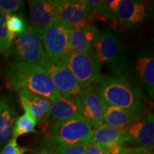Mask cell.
<instances>
[{
  "label": "cell",
  "instance_id": "cell-30",
  "mask_svg": "<svg viewBox=\"0 0 154 154\" xmlns=\"http://www.w3.org/2000/svg\"><path fill=\"white\" fill-rule=\"evenodd\" d=\"M33 154H55L54 149L53 146L47 143V146L36 150Z\"/></svg>",
  "mask_w": 154,
  "mask_h": 154
},
{
  "label": "cell",
  "instance_id": "cell-2",
  "mask_svg": "<svg viewBox=\"0 0 154 154\" xmlns=\"http://www.w3.org/2000/svg\"><path fill=\"white\" fill-rule=\"evenodd\" d=\"M95 88L105 104L139 112L143 110L144 96L142 91L120 73L102 75Z\"/></svg>",
  "mask_w": 154,
  "mask_h": 154
},
{
  "label": "cell",
  "instance_id": "cell-22",
  "mask_svg": "<svg viewBox=\"0 0 154 154\" xmlns=\"http://www.w3.org/2000/svg\"><path fill=\"white\" fill-rule=\"evenodd\" d=\"M36 125L37 121L36 119L29 113L24 112V114L19 116L14 123L11 131L12 137L17 138L22 135L34 132Z\"/></svg>",
  "mask_w": 154,
  "mask_h": 154
},
{
  "label": "cell",
  "instance_id": "cell-13",
  "mask_svg": "<svg viewBox=\"0 0 154 154\" xmlns=\"http://www.w3.org/2000/svg\"><path fill=\"white\" fill-rule=\"evenodd\" d=\"M100 35L99 28L92 24L85 27H72L69 35L70 51L76 53L92 51Z\"/></svg>",
  "mask_w": 154,
  "mask_h": 154
},
{
  "label": "cell",
  "instance_id": "cell-25",
  "mask_svg": "<svg viewBox=\"0 0 154 154\" xmlns=\"http://www.w3.org/2000/svg\"><path fill=\"white\" fill-rule=\"evenodd\" d=\"M90 142V141H89ZM89 142L54 147L55 154H85Z\"/></svg>",
  "mask_w": 154,
  "mask_h": 154
},
{
  "label": "cell",
  "instance_id": "cell-12",
  "mask_svg": "<svg viewBox=\"0 0 154 154\" xmlns=\"http://www.w3.org/2000/svg\"><path fill=\"white\" fill-rule=\"evenodd\" d=\"M18 94L24 112L29 113L36 119L37 124H44L48 121L51 100L27 90H21Z\"/></svg>",
  "mask_w": 154,
  "mask_h": 154
},
{
  "label": "cell",
  "instance_id": "cell-14",
  "mask_svg": "<svg viewBox=\"0 0 154 154\" xmlns=\"http://www.w3.org/2000/svg\"><path fill=\"white\" fill-rule=\"evenodd\" d=\"M29 9L32 26L40 30L59 20L52 0H30Z\"/></svg>",
  "mask_w": 154,
  "mask_h": 154
},
{
  "label": "cell",
  "instance_id": "cell-27",
  "mask_svg": "<svg viewBox=\"0 0 154 154\" xmlns=\"http://www.w3.org/2000/svg\"><path fill=\"white\" fill-rule=\"evenodd\" d=\"M26 151V148L19 145L17 138L12 137L4 146L0 154H24Z\"/></svg>",
  "mask_w": 154,
  "mask_h": 154
},
{
  "label": "cell",
  "instance_id": "cell-20",
  "mask_svg": "<svg viewBox=\"0 0 154 154\" xmlns=\"http://www.w3.org/2000/svg\"><path fill=\"white\" fill-rule=\"evenodd\" d=\"M120 0L100 1L97 7L89 14V20L92 24L94 21H103L115 29L117 24V7Z\"/></svg>",
  "mask_w": 154,
  "mask_h": 154
},
{
  "label": "cell",
  "instance_id": "cell-29",
  "mask_svg": "<svg viewBox=\"0 0 154 154\" xmlns=\"http://www.w3.org/2000/svg\"><path fill=\"white\" fill-rule=\"evenodd\" d=\"M113 149V148L102 146L89 142V144L86 150L85 154H111Z\"/></svg>",
  "mask_w": 154,
  "mask_h": 154
},
{
  "label": "cell",
  "instance_id": "cell-3",
  "mask_svg": "<svg viewBox=\"0 0 154 154\" xmlns=\"http://www.w3.org/2000/svg\"><path fill=\"white\" fill-rule=\"evenodd\" d=\"M93 129L79 113L52 124L50 128L48 144L57 147L89 142Z\"/></svg>",
  "mask_w": 154,
  "mask_h": 154
},
{
  "label": "cell",
  "instance_id": "cell-26",
  "mask_svg": "<svg viewBox=\"0 0 154 154\" xmlns=\"http://www.w3.org/2000/svg\"><path fill=\"white\" fill-rule=\"evenodd\" d=\"M24 6L21 0H0V12L6 15L14 14Z\"/></svg>",
  "mask_w": 154,
  "mask_h": 154
},
{
  "label": "cell",
  "instance_id": "cell-5",
  "mask_svg": "<svg viewBox=\"0 0 154 154\" xmlns=\"http://www.w3.org/2000/svg\"><path fill=\"white\" fill-rule=\"evenodd\" d=\"M44 55L39 30L31 25L24 33L15 37L7 57L11 63H38Z\"/></svg>",
  "mask_w": 154,
  "mask_h": 154
},
{
  "label": "cell",
  "instance_id": "cell-16",
  "mask_svg": "<svg viewBox=\"0 0 154 154\" xmlns=\"http://www.w3.org/2000/svg\"><path fill=\"white\" fill-rule=\"evenodd\" d=\"M80 96L70 98L61 96L55 101H51L48 121H52L54 124L79 113L81 105Z\"/></svg>",
  "mask_w": 154,
  "mask_h": 154
},
{
  "label": "cell",
  "instance_id": "cell-7",
  "mask_svg": "<svg viewBox=\"0 0 154 154\" xmlns=\"http://www.w3.org/2000/svg\"><path fill=\"white\" fill-rule=\"evenodd\" d=\"M72 26L58 20L39 30L42 43L46 55L59 60L63 56L71 52L69 35Z\"/></svg>",
  "mask_w": 154,
  "mask_h": 154
},
{
  "label": "cell",
  "instance_id": "cell-11",
  "mask_svg": "<svg viewBox=\"0 0 154 154\" xmlns=\"http://www.w3.org/2000/svg\"><path fill=\"white\" fill-rule=\"evenodd\" d=\"M81 105L79 113L87 121L92 129L103 124L104 105L96 91L95 85L85 88L80 96Z\"/></svg>",
  "mask_w": 154,
  "mask_h": 154
},
{
  "label": "cell",
  "instance_id": "cell-9",
  "mask_svg": "<svg viewBox=\"0 0 154 154\" xmlns=\"http://www.w3.org/2000/svg\"><path fill=\"white\" fill-rule=\"evenodd\" d=\"M59 20L72 27L91 25L84 0H52Z\"/></svg>",
  "mask_w": 154,
  "mask_h": 154
},
{
  "label": "cell",
  "instance_id": "cell-10",
  "mask_svg": "<svg viewBox=\"0 0 154 154\" xmlns=\"http://www.w3.org/2000/svg\"><path fill=\"white\" fill-rule=\"evenodd\" d=\"M93 50L101 65H104L109 69H114L120 62V42L114 32L109 28L101 32V35L94 44Z\"/></svg>",
  "mask_w": 154,
  "mask_h": 154
},
{
  "label": "cell",
  "instance_id": "cell-23",
  "mask_svg": "<svg viewBox=\"0 0 154 154\" xmlns=\"http://www.w3.org/2000/svg\"><path fill=\"white\" fill-rule=\"evenodd\" d=\"M14 38L7 29V15L0 12V54L7 55Z\"/></svg>",
  "mask_w": 154,
  "mask_h": 154
},
{
  "label": "cell",
  "instance_id": "cell-31",
  "mask_svg": "<svg viewBox=\"0 0 154 154\" xmlns=\"http://www.w3.org/2000/svg\"><path fill=\"white\" fill-rule=\"evenodd\" d=\"M84 2H85L86 9L90 14L97 7L100 3V0H84Z\"/></svg>",
  "mask_w": 154,
  "mask_h": 154
},
{
  "label": "cell",
  "instance_id": "cell-8",
  "mask_svg": "<svg viewBox=\"0 0 154 154\" xmlns=\"http://www.w3.org/2000/svg\"><path fill=\"white\" fill-rule=\"evenodd\" d=\"M125 146L135 148L152 147L154 142V116L153 113L140 117L128 126L124 133Z\"/></svg>",
  "mask_w": 154,
  "mask_h": 154
},
{
  "label": "cell",
  "instance_id": "cell-18",
  "mask_svg": "<svg viewBox=\"0 0 154 154\" xmlns=\"http://www.w3.org/2000/svg\"><path fill=\"white\" fill-rule=\"evenodd\" d=\"M139 111L128 110L119 107L104 105L103 123L115 127L128 126L137 121L140 116Z\"/></svg>",
  "mask_w": 154,
  "mask_h": 154
},
{
  "label": "cell",
  "instance_id": "cell-15",
  "mask_svg": "<svg viewBox=\"0 0 154 154\" xmlns=\"http://www.w3.org/2000/svg\"><path fill=\"white\" fill-rule=\"evenodd\" d=\"M145 2L136 0H120L117 7V18L119 22L126 25L143 23L146 17Z\"/></svg>",
  "mask_w": 154,
  "mask_h": 154
},
{
  "label": "cell",
  "instance_id": "cell-4",
  "mask_svg": "<svg viewBox=\"0 0 154 154\" xmlns=\"http://www.w3.org/2000/svg\"><path fill=\"white\" fill-rule=\"evenodd\" d=\"M59 61L71 71L84 89L96 85L103 75L101 64L94 50L85 53L71 51Z\"/></svg>",
  "mask_w": 154,
  "mask_h": 154
},
{
  "label": "cell",
  "instance_id": "cell-1",
  "mask_svg": "<svg viewBox=\"0 0 154 154\" xmlns=\"http://www.w3.org/2000/svg\"><path fill=\"white\" fill-rule=\"evenodd\" d=\"M5 80L7 87L13 91L27 90L51 101L61 96L47 72L38 63H11L6 70Z\"/></svg>",
  "mask_w": 154,
  "mask_h": 154
},
{
  "label": "cell",
  "instance_id": "cell-17",
  "mask_svg": "<svg viewBox=\"0 0 154 154\" xmlns=\"http://www.w3.org/2000/svg\"><path fill=\"white\" fill-rule=\"evenodd\" d=\"M128 127V126L115 127L103 124L93 131L90 143L109 148L125 146L123 142V137Z\"/></svg>",
  "mask_w": 154,
  "mask_h": 154
},
{
  "label": "cell",
  "instance_id": "cell-24",
  "mask_svg": "<svg viewBox=\"0 0 154 154\" xmlns=\"http://www.w3.org/2000/svg\"><path fill=\"white\" fill-rule=\"evenodd\" d=\"M7 26L9 32L14 38L24 33L28 27L24 19L16 14L7 15Z\"/></svg>",
  "mask_w": 154,
  "mask_h": 154
},
{
  "label": "cell",
  "instance_id": "cell-28",
  "mask_svg": "<svg viewBox=\"0 0 154 154\" xmlns=\"http://www.w3.org/2000/svg\"><path fill=\"white\" fill-rule=\"evenodd\" d=\"M150 148V147H149ZM149 148H135L128 146H116L112 150L111 154H143Z\"/></svg>",
  "mask_w": 154,
  "mask_h": 154
},
{
  "label": "cell",
  "instance_id": "cell-32",
  "mask_svg": "<svg viewBox=\"0 0 154 154\" xmlns=\"http://www.w3.org/2000/svg\"><path fill=\"white\" fill-rule=\"evenodd\" d=\"M143 154H154L153 147V146H152V147L149 148V149H147V151H146L145 153H143Z\"/></svg>",
  "mask_w": 154,
  "mask_h": 154
},
{
  "label": "cell",
  "instance_id": "cell-21",
  "mask_svg": "<svg viewBox=\"0 0 154 154\" xmlns=\"http://www.w3.org/2000/svg\"><path fill=\"white\" fill-rule=\"evenodd\" d=\"M136 70L145 85L151 99L154 96V59L149 55L140 57L136 63Z\"/></svg>",
  "mask_w": 154,
  "mask_h": 154
},
{
  "label": "cell",
  "instance_id": "cell-19",
  "mask_svg": "<svg viewBox=\"0 0 154 154\" xmlns=\"http://www.w3.org/2000/svg\"><path fill=\"white\" fill-rule=\"evenodd\" d=\"M15 109L8 97L0 99V149L10 138L15 120Z\"/></svg>",
  "mask_w": 154,
  "mask_h": 154
},
{
  "label": "cell",
  "instance_id": "cell-6",
  "mask_svg": "<svg viewBox=\"0 0 154 154\" xmlns=\"http://www.w3.org/2000/svg\"><path fill=\"white\" fill-rule=\"evenodd\" d=\"M44 69L61 96L66 98L79 96L84 88L71 71L59 60L44 56L38 63Z\"/></svg>",
  "mask_w": 154,
  "mask_h": 154
}]
</instances>
